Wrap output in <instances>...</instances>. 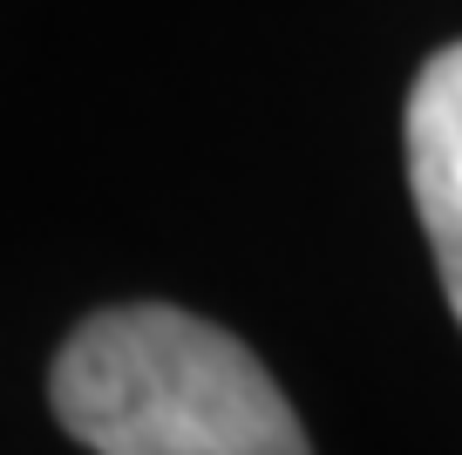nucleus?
<instances>
[{
  "mask_svg": "<svg viewBox=\"0 0 462 455\" xmlns=\"http://www.w3.org/2000/svg\"><path fill=\"white\" fill-rule=\"evenodd\" d=\"M408 184L442 265V292L462 320V42L429 55L408 88Z\"/></svg>",
  "mask_w": 462,
  "mask_h": 455,
  "instance_id": "f03ea898",
  "label": "nucleus"
},
{
  "mask_svg": "<svg viewBox=\"0 0 462 455\" xmlns=\"http://www.w3.org/2000/svg\"><path fill=\"white\" fill-rule=\"evenodd\" d=\"M48 401L96 455H313L252 347L177 306L82 320L55 354Z\"/></svg>",
  "mask_w": 462,
  "mask_h": 455,
  "instance_id": "f257e3e1",
  "label": "nucleus"
}]
</instances>
